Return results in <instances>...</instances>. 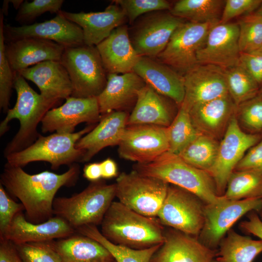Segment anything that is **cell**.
<instances>
[{
    "label": "cell",
    "instance_id": "cell-1",
    "mask_svg": "<svg viewBox=\"0 0 262 262\" xmlns=\"http://www.w3.org/2000/svg\"><path fill=\"white\" fill-rule=\"evenodd\" d=\"M80 173V167L76 164L61 174L48 170L30 174L22 167L6 164L0 183L20 201L26 219L38 224L53 216V203L57 191L63 186L75 185Z\"/></svg>",
    "mask_w": 262,
    "mask_h": 262
},
{
    "label": "cell",
    "instance_id": "cell-2",
    "mask_svg": "<svg viewBox=\"0 0 262 262\" xmlns=\"http://www.w3.org/2000/svg\"><path fill=\"white\" fill-rule=\"evenodd\" d=\"M157 217H149L113 201L101 224L100 232L110 242L135 249L162 245L165 229Z\"/></svg>",
    "mask_w": 262,
    "mask_h": 262
},
{
    "label": "cell",
    "instance_id": "cell-3",
    "mask_svg": "<svg viewBox=\"0 0 262 262\" xmlns=\"http://www.w3.org/2000/svg\"><path fill=\"white\" fill-rule=\"evenodd\" d=\"M17 98L14 107L7 112L0 124V135L9 129L8 124L14 119L19 121L20 128L4 149L5 156L21 151L33 144L39 134L37 128L47 113L54 108L60 101L46 98L36 93L18 72L14 73V86Z\"/></svg>",
    "mask_w": 262,
    "mask_h": 262
},
{
    "label": "cell",
    "instance_id": "cell-4",
    "mask_svg": "<svg viewBox=\"0 0 262 262\" xmlns=\"http://www.w3.org/2000/svg\"><path fill=\"white\" fill-rule=\"evenodd\" d=\"M133 170L186 190L205 203L216 201L218 196L213 179L206 171L194 167L178 155L166 152L147 164H137Z\"/></svg>",
    "mask_w": 262,
    "mask_h": 262
},
{
    "label": "cell",
    "instance_id": "cell-5",
    "mask_svg": "<svg viewBox=\"0 0 262 262\" xmlns=\"http://www.w3.org/2000/svg\"><path fill=\"white\" fill-rule=\"evenodd\" d=\"M115 197V183L93 182L71 196L55 197L53 214L65 220L76 230L86 225L97 226L101 224Z\"/></svg>",
    "mask_w": 262,
    "mask_h": 262
},
{
    "label": "cell",
    "instance_id": "cell-6",
    "mask_svg": "<svg viewBox=\"0 0 262 262\" xmlns=\"http://www.w3.org/2000/svg\"><path fill=\"white\" fill-rule=\"evenodd\" d=\"M96 124L89 125L72 133L55 132L47 136L39 134L29 147L5 156L6 164L22 168L30 163L43 161L50 163L51 168L57 170L63 165L70 166L75 162H81L84 152L77 148L76 144Z\"/></svg>",
    "mask_w": 262,
    "mask_h": 262
},
{
    "label": "cell",
    "instance_id": "cell-7",
    "mask_svg": "<svg viewBox=\"0 0 262 262\" xmlns=\"http://www.w3.org/2000/svg\"><path fill=\"white\" fill-rule=\"evenodd\" d=\"M60 61L69 75L72 97H97L105 88L108 74L96 46L65 48Z\"/></svg>",
    "mask_w": 262,
    "mask_h": 262
},
{
    "label": "cell",
    "instance_id": "cell-8",
    "mask_svg": "<svg viewBox=\"0 0 262 262\" xmlns=\"http://www.w3.org/2000/svg\"><path fill=\"white\" fill-rule=\"evenodd\" d=\"M115 184L118 201L137 213L149 217H157L169 185L134 170L120 173Z\"/></svg>",
    "mask_w": 262,
    "mask_h": 262
},
{
    "label": "cell",
    "instance_id": "cell-9",
    "mask_svg": "<svg viewBox=\"0 0 262 262\" xmlns=\"http://www.w3.org/2000/svg\"><path fill=\"white\" fill-rule=\"evenodd\" d=\"M205 204L194 194L169 184L157 217L163 226L198 237L204 225Z\"/></svg>",
    "mask_w": 262,
    "mask_h": 262
},
{
    "label": "cell",
    "instance_id": "cell-10",
    "mask_svg": "<svg viewBox=\"0 0 262 262\" xmlns=\"http://www.w3.org/2000/svg\"><path fill=\"white\" fill-rule=\"evenodd\" d=\"M152 12L138 17L129 28L131 43L140 57H156L164 49L176 30L184 20L169 10Z\"/></svg>",
    "mask_w": 262,
    "mask_h": 262
},
{
    "label": "cell",
    "instance_id": "cell-11",
    "mask_svg": "<svg viewBox=\"0 0 262 262\" xmlns=\"http://www.w3.org/2000/svg\"><path fill=\"white\" fill-rule=\"evenodd\" d=\"M217 23L184 22L155 59L183 76L199 64L197 52L204 45L211 28Z\"/></svg>",
    "mask_w": 262,
    "mask_h": 262
},
{
    "label": "cell",
    "instance_id": "cell-12",
    "mask_svg": "<svg viewBox=\"0 0 262 262\" xmlns=\"http://www.w3.org/2000/svg\"><path fill=\"white\" fill-rule=\"evenodd\" d=\"M261 198L234 200L221 196L213 202L206 203L204 222L198 240L207 247L217 250L222 239L238 220L249 212L258 210Z\"/></svg>",
    "mask_w": 262,
    "mask_h": 262
},
{
    "label": "cell",
    "instance_id": "cell-13",
    "mask_svg": "<svg viewBox=\"0 0 262 262\" xmlns=\"http://www.w3.org/2000/svg\"><path fill=\"white\" fill-rule=\"evenodd\" d=\"M260 139L259 135L243 131L233 115L219 143L215 163L208 171L213 179L218 196L224 195L229 178L236 165Z\"/></svg>",
    "mask_w": 262,
    "mask_h": 262
},
{
    "label": "cell",
    "instance_id": "cell-14",
    "mask_svg": "<svg viewBox=\"0 0 262 262\" xmlns=\"http://www.w3.org/2000/svg\"><path fill=\"white\" fill-rule=\"evenodd\" d=\"M118 146L121 158L137 164L151 163L168 151L167 127L152 125L127 126Z\"/></svg>",
    "mask_w": 262,
    "mask_h": 262
},
{
    "label": "cell",
    "instance_id": "cell-15",
    "mask_svg": "<svg viewBox=\"0 0 262 262\" xmlns=\"http://www.w3.org/2000/svg\"><path fill=\"white\" fill-rule=\"evenodd\" d=\"M5 42L25 38H35L54 41L65 48L84 45L82 28L60 12L53 18L40 23L12 26L3 25Z\"/></svg>",
    "mask_w": 262,
    "mask_h": 262
},
{
    "label": "cell",
    "instance_id": "cell-16",
    "mask_svg": "<svg viewBox=\"0 0 262 262\" xmlns=\"http://www.w3.org/2000/svg\"><path fill=\"white\" fill-rule=\"evenodd\" d=\"M62 105L49 110L41 121L43 133L74 132L82 123L98 124L102 118L97 97L76 98L70 96Z\"/></svg>",
    "mask_w": 262,
    "mask_h": 262
},
{
    "label": "cell",
    "instance_id": "cell-17",
    "mask_svg": "<svg viewBox=\"0 0 262 262\" xmlns=\"http://www.w3.org/2000/svg\"><path fill=\"white\" fill-rule=\"evenodd\" d=\"M240 54L238 24L218 23L211 28L196 56L199 64L227 69L239 65Z\"/></svg>",
    "mask_w": 262,
    "mask_h": 262
},
{
    "label": "cell",
    "instance_id": "cell-18",
    "mask_svg": "<svg viewBox=\"0 0 262 262\" xmlns=\"http://www.w3.org/2000/svg\"><path fill=\"white\" fill-rule=\"evenodd\" d=\"M185 95L181 105L188 111L193 106L229 94L225 69L199 64L182 76Z\"/></svg>",
    "mask_w": 262,
    "mask_h": 262
},
{
    "label": "cell",
    "instance_id": "cell-19",
    "mask_svg": "<svg viewBox=\"0 0 262 262\" xmlns=\"http://www.w3.org/2000/svg\"><path fill=\"white\" fill-rule=\"evenodd\" d=\"M164 241L149 262H212L217 250L194 237L172 228L165 230Z\"/></svg>",
    "mask_w": 262,
    "mask_h": 262
},
{
    "label": "cell",
    "instance_id": "cell-20",
    "mask_svg": "<svg viewBox=\"0 0 262 262\" xmlns=\"http://www.w3.org/2000/svg\"><path fill=\"white\" fill-rule=\"evenodd\" d=\"M76 230L57 216L38 224L28 221L22 212L15 216L3 237L15 245L61 239L75 234Z\"/></svg>",
    "mask_w": 262,
    "mask_h": 262
},
{
    "label": "cell",
    "instance_id": "cell-21",
    "mask_svg": "<svg viewBox=\"0 0 262 262\" xmlns=\"http://www.w3.org/2000/svg\"><path fill=\"white\" fill-rule=\"evenodd\" d=\"M59 12L82 28L83 43L89 46H97L128 20L121 8L115 3L101 12L72 13L61 10Z\"/></svg>",
    "mask_w": 262,
    "mask_h": 262
},
{
    "label": "cell",
    "instance_id": "cell-22",
    "mask_svg": "<svg viewBox=\"0 0 262 262\" xmlns=\"http://www.w3.org/2000/svg\"><path fill=\"white\" fill-rule=\"evenodd\" d=\"M65 49L51 40L25 38L5 42L4 50L15 73L44 61H60Z\"/></svg>",
    "mask_w": 262,
    "mask_h": 262
},
{
    "label": "cell",
    "instance_id": "cell-23",
    "mask_svg": "<svg viewBox=\"0 0 262 262\" xmlns=\"http://www.w3.org/2000/svg\"><path fill=\"white\" fill-rule=\"evenodd\" d=\"M146 82L134 72L107 74V82L97 97L101 115L114 111H126L134 107L140 91Z\"/></svg>",
    "mask_w": 262,
    "mask_h": 262
},
{
    "label": "cell",
    "instance_id": "cell-24",
    "mask_svg": "<svg viewBox=\"0 0 262 262\" xmlns=\"http://www.w3.org/2000/svg\"><path fill=\"white\" fill-rule=\"evenodd\" d=\"M158 93L180 106L185 95L183 77L168 66L155 58L139 57L133 69Z\"/></svg>",
    "mask_w": 262,
    "mask_h": 262
},
{
    "label": "cell",
    "instance_id": "cell-25",
    "mask_svg": "<svg viewBox=\"0 0 262 262\" xmlns=\"http://www.w3.org/2000/svg\"><path fill=\"white\" fill-rule=\"evenodd\" d=\"M128 112L114 111L102 115L100 121L76 144L84 154L81 162L90 161L105 147L118 146L127 126Z\"/></svg>",
    "mask_w": 262,
    "mask_h": 262
},
{
    "label": "cell",
    "instance_id": "cell-26",
    "mask_svg": "<svg viewBox=\"0 0 262 262\" xmlns=\"http://www.w3.org/2000/svg\"><path fill=\"white\" fill-rule=\"evenodd\" d=\"M107 73L125 74L133 72L139 56L131 43L129 27L121 25L96 46Z\"/></svg>",
    "mask_w": 262,
    "mask_h": 262
},
{
    "label": "cell",
    "instance_id": "cell-27",
    "mask_svg": "<svg viewBox=\"0 0 262 262\" xmlns=\"http://www.w3.org/2000/svg\"><path fill=\"white\" fill-rule=\"evenodd\" d=\"M17 72L35 83L46 98L61 101L71 96L72 83L60 61H44Z\"/></svg>",
    "mask_w": 262,
    "mask_h": 262
},
{
    "label": "cell",
    "instance_id": "cell-28",
    "mask_svg": "<svg viewBox=\"0 0 262 262\" xmlns=\"http://www.w3.org/2000/svg\"><path fill=\"white\" fill-rule=\"evenodd\" d=\"M237 106L229 94L192 107V122L200 133L217 139L226 131Z\"/></svg>",
    "mask_w": 262,
    "mask_h": 262
},
{
    "label": "cell",
    "instance_id": "cell-29",
    "mask_svg": "<svg viewBox=\"0 0 262 262\" xmlns=\"http://www.w3.org/2000/svg\"><path fill=\"white\" fill-rule=\"evenodd\" d=\"M167 98L146 84L138 94L127 126L152 125L168 127L175 117Z\"/></svg>",
    "mask_w": 262,
    "mask_h": 262
},
{
    "label": "cell",
    "instance_id": "cell-30",
    "mask_svg": "<svg viewBox=\"0 0 262 262\" xmlns=\"http://www.w3.org/2000/svg\"><path fill=\"white\" fill-rule=\"evenodd\" d=\"M61 262H114L110 253L100 243L88 237L73 234L55 241Z\"/></svg>",
    "mask_w": 262,
    "mask_h": 262
},
{
    "label": "cell",
    "instance_id": "cell-31",
    "mask_svg": "<svg viewBox=\"0 0 262 262\" xmlns=\"http://www.w3.org/2000/svg\"><path fill=\"white\" fill-rule=\"evenodd\" d=\"M262 252V240L253 239L231 229L220 242L215 259L218 262H253Z\"/></svg>",
    "mask_w": 262,
    "mask_h": 262
},
{
    "label": "cell",
    "instance_id": "cell-32",
    "mask_svg": "<svg viewBox=\"0 0 262 262\" xmlns=\"http://www.w3.org/2000/svg\"><path fill=\"white\" fill-rule=\"evenodd\" d=\"M225 3L221 0H180L172 6L169 12L189 22L219 23Z\"/></svg>",
    "mask_w": 262,
    "mask_h": 262
},
{
    "label": "cell",
    "instance_id": "cell-33",
    "mask_svg": "<svg viewBox=\"0 0 262 262\" xmlns=\"http://www.w3.org/2000/svg\"><path fill=\"white\" fill-rule=\"evenodd\" d=\"M76 232L100 243L110 253L115 262H149L162 245L143 249H135L116 245L106 239L97 226L92 225L80 227Z\"/></svg>",
    "mask_w": 262,
    "mask_h": 262
},
{
    "label": "cell",
    "instance_id": "cell-34",
    "mask_svg": "<svg viewBox=\"0 0 262 262\" xmlns=\"http://www.w3.org/2000/svg\"><path fill=\"white\" fill-rule=\"evenodd\" d=\"M234 200L262 197V171L234 170L229 176L224 195Z\"/></svg>",
    "mask_w": 262,
    "mask_h": 262
},
{
    "label": "cell",
    "instance_id": "cell-35",
    "mask_svg": "<svg viewBox=\"0 0 262 262\" xmlns=\"http://www.w3.org/2000/svg\"><path fill=\"white\" fill-rule=\"evenodd\" d=\"M219 145L216 139L200 133L178 155L188 164L208 172L215 163Z\"/></svg>",
    "mask_w": 262,
    "mask_h": 262
},
{
    "label": "cell",
    "instance_id": "cell-36",
    "mask_svg": "<svg viewBox=\"0 0 262 262\" xmlns=\"http://www.w3.org/2000/svg\"><path fill=\"white\" fill-rule=\"evenodd\" d=\"M167 131L168 152L177 155L200 133L194 126L189 111L182 105Z\"/></svg>",
    "mask_w": 262,
    "mask_h": 262
},
{
    "label": "cell",
    "instance_id": "cell-37",
    "mask_svg": "<svg viewBox=\"0 0 262 262\" xmlns=\"http://www.w3.org/2000/svg\"><path fill=\"white\" fill-rule=\"evenodd\" d=\"M229 96L237 107L257 96L258 84L242 66L225 69Z\"/></svg>",
    "mask_w": 262,
    "mask_h": 262
},
{
    "label": "cell",
    "instance_id": "cell-38",
    "mask_svg": "<svg viewBox=\"0 0 262 262\" xmlns=\"http://www.w3.org/2000/svg\"><path fill=\"white\" fill-rule=\"evenodd\" d=\"M238 25L241 53L258 50L262 46V16L248 14L239 20Z\"/></svg>",
    "mask_w": 262,
    "mask_h": 262
},
{
    "label": "cell",
    "instance_id": "cell-39",
    "mask_svg": "<svg viewBox=\"0 0 262 262\" xmlns=\"http://www.w3.org/2000/svg\"><path fill=\"white\" fill-rule=\"evenodd\" d=\"M55 240L15 245L23 262H61Z\"/></svg>",
    "mask_w": 262,
    "mask_h": 262
},
{
    "label": "cell",
    "instance_id": "cell-40",
    "mask_svg": "<svg viewBox=\"0 0 262 262\" xmlns=\"http://www.w3.org/2000/svg\"><path fill=\"white\" fill-rule=\"evenodd\" d=\"M3 14L0 13V107L7 113L9 110L12 89L14 86V72L5 54L3 34Z\"/></svg>",
    "mask_w": 262,
    "mask_h": 262
},
{
    "label": "cell",
    "instance_id": "cell-41",
    "mask_svg": "<svg viewBox=\"0 0 262 262\" xmlns=\"http://www.w3.org/2000/svg\"><path fill=\"white\" fill-rule=\"evenodd\" d=\"M114 3L124 12L130 25L140 16L148 13L170 10L172 6L165 0H115Z\"/></svg>",
    "mask_w": 262,
    "mask_h": 262
},
{
    "label": "cell",
    "instance_id": "cell-42",
    "mask_svg": "<svg viewBox=\"0 0 262 262\" xmlns=\"http://www.w3.org/2000/svg\"><path fill=\"white\" fill-rule=\"evenodd\" d=\"M63 0H34L24 1L18 10L15 20L22 25H29L37 17L46 13L58 14Z\"/></svg>",
    "mask_w": 262,
    "mask_h": 262
},
{
    "label": "cell",
    "instance_id": "cell-43",
    "mask_svg": "<svg viewBox=\"0 0 262 262\" xmlns=\"http://www.w3.org/2000/svg\"><path fill=\"white\" fill-rule=\"evenodd\" d=\"M243 124L254 131L262 130V97L259 95L239 105Z\"/></svg>",
    "mask_w": 262,
    "mask_h": 262
},
{
    "label": "cell",
    "instance_id": "cell-44",
    "mask_svg": "<svg viewBox=\"0 0 262 262\" xmlns=\"http://www.w3.org/2000/svg\"><path fill=\"white\" fill-rule=\"evenodd\" d=\"M23 210V205L15 201L0 183V237L3 236L16 214Z\"/></svg>",
    "mask_w": 262,
    "mask_h": 262
},
{
    "label": "cell",
    "instance_id": "cell-45",
    "mask_svg": "<svg viewBox=\"0 0 262 262\" xmlns=\"http://www.w3.org/2000/svg\"><path fill=\"white\" fill-rule=\"evenodd\" d=\"M262 0H227L223 9L219 23L225 24L232 18L251 13L258 9Z\"/></svg>",
    "mask_w": 262,
    "mask_h": 262
},
{
    "label": "cell",
    "instance_id": "cell-46",
    "mask_svg": "<svg viewBox=\"0 0 262 262\" xmlns=\"http://www.w3.org/2000/svg\"><path fill=\"white\" fill-rule=\"evenodd\" d=\"M239 65L258 83H262V52L241 53Z\"/></svg>",
    "mask_w": 262,
    "mask_h": 262
},
{
    "label": "cell",
    "instance_id": "cell-47",
    "mask_svg": "<svg viewBox=\"0 0 262 262\" xmlns=\"http://www.w3.org/2000/svg\"><path fill=\"white\" fill-rule=\"evenodd\" d=\"M246 169L262 171V138L248 150L234 170Z\"/></svg>",
    "mask_w": 262,
    "mask_h": 262
},
{
    "label": "cell",
    "instance_id": "cell-48",
    "mask_svg": "<svg viewBox=\"0 0 262 262\" xmlns=\"http://www.w3.org/2000/svg\"><path fill=\"white\" fill-rule=\"evenodd\" d=\"M247 214V219L240 223V228L243 231L252 234L262 240V222L256 211H251Z\"/></svg>",
    "mask_w": 262,
    "mask_h": 262
},
{
    "label": "cell",
    "instance_id": "cell-49",
    "mask_svg": "<svg viewBox=\"0 0 262 262\" xmlns=\"http://www.w3.org/2000/svg\"><path fill=\"white\" fill-rule=\"evenodd\" d=\"M0 262H23L15 245L4 238H0Z\"/></svg>",
    "mask_w": 262,
    "mask_h": 262
},
{
    "label": "cell",
    "instance_id": "cell-50",
    "mask_svg": "<svg viewBox=\"0 0 262 262\" xmlns=\"http://www.w3.org/2000/svg\"><path fill=\"white\" fill-rule=\"evenodd\" d=\"M83 176L92 182L100 180L102 178L100 163L86 164L83 169Z\"/></svg>",
    "mask_w": 262,
    "mask_h": 262
},
{
    "label": "cell",
    "instance_id": "cell-51",
    "mask_svg": "<svg viewBox=\"0 0 262 262\" xmlns=\"http://www.w3.org/2000/svg\"><path fill=\"white\" fill-rule=\"evenodd\" d=\"M102 179H110L117 177L118 168L115 162L108 158L100 162Z\"/></svg>",
    "mask_w": 262,
    "mask_h": 262
},
{
    "label": "cell",
    "instance_id": "cell-52",
    "mask_svg": "<svg viewBox=\"0 0 262 262\" xmlns=\"http://www.w3.org/2000/svg\"><path fill=\"white\" fill-rule=\"evenodd\" d=\"M9 3H10V0H4L3 2L2 8L0 11L2 12L3 15L7 16L8 15Z\"/></svg>",
    "mask_w": 262,
    "mask_h": 262
},
{
    "label": "cell",
    "instance_id": "cell-53",
    "mask_svg": "<svg viewBox=\"0 0 262 262\" xmlns=\"http://www.w3.org/2000/svg\"><path fill=\"white\" fill-rule=\"evenodd\" d=\"M24 0H10L13 7L16 10H18Z\"/></svg>",
    "mask_w": 262,
    "mask_h": 262
},
{
    "label": "cell",
    "instance_id": "cell-54",
    "mask_svg": "<svg viewBox=\"0 0 262 262\" xmlns=\"http://www.w3.org/2000/svg\"><path fill=\"white\" fill-rule=\"evenodd\" d=\"M256 212L257 213L259 218L262 222V197L261 198V204L260 207L258 210L256 211Z\"/></svg>",
    "mask_w": 262,
    "mask_h": 262
},
{
    "label": "cell",
    "instance_id": "cell-55",
    "mask_svg": "<svg viewBox=\"0 0 262 262\" xmlns=\"http://www.w3.org/2000/svg\"><path fill=\"white\" fill-rule=\"evenodd\" d=\"M257 14L262 16V3L261 4L260 7L258 8V10L257 11Z\"/></svg>",
    "mask_w": 262,
    "mask_h": 262
},
{
    "label": "cell",
    "instance_id": "cell-56",
    "mask_svg": "<svg viewBox=\"0 0 262 262\" xmlns=\"http://www.w3.org/2000/svg\"><path fill=\"white\" fill-rule=\"evenodd\" d=\"M259 95L262 97V89H261V90L260 91V95Z\"/></svg>",
    "mask_w": 262,
    "mask_h": 262
},
{
    "label": "cell",
    "instance_id": "cell-57",
    "mask_svg": "<svg viewBox=\"0 0 262 262\" xmlns=\"http://www.w3.org/2000/svg\"><path fill=\"white\" fill-rule=\"evenodd\" d=\"M212 262H218L215 259H214Z\"/></svg>",
    "mask_w": 262,
    "mask_h": 262
},
{
    "label": "cell",
    "instance_id": "cell-58",
    "mask_svg": "<svg viewBox=\"0 0 262 262\" xmlns=\"http://www.w3.org/2000/svg\"><path fill=\"white\" fill-rule=\"evenodd\" d=\"M257 51H261L262 52V46L261 47V48Z\"/></svg>",
    "mask_w": 262,
    "mask_h": 262
},
{
    "label": "cell",
    "instance_id": "cell-59",
    "mask_svg": "<svg viewBox=\"0 0 262 262\" xmlns=\"http://www.w3.org/2000/svg\"><path fill=\"white\" fill-rule=\"evenodd\" d=\"M114 262H115V261Z\"/></svg>",
    "mask_w": 262,
    "mask_h": 262
}]
</instances>
